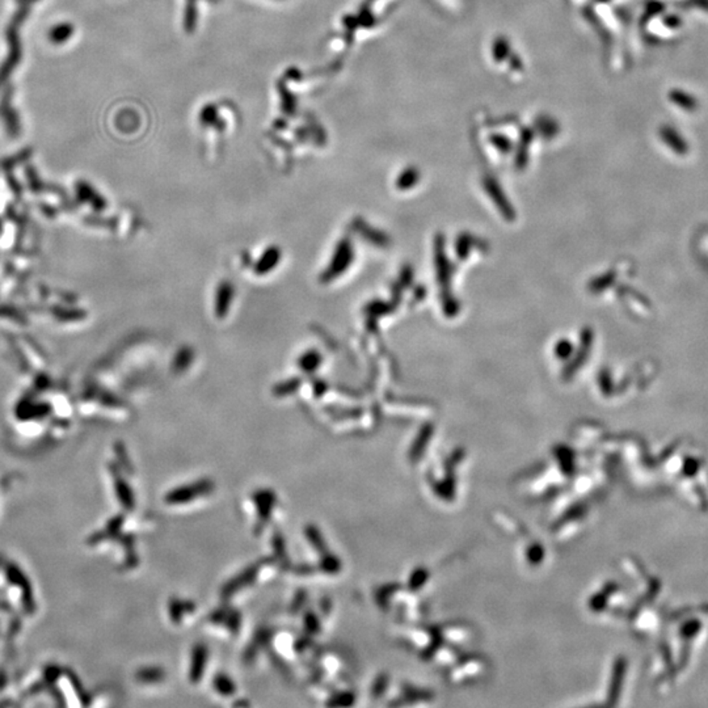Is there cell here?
Segmentation results:
<instances>
[{
  "label": "cell",
  "instance_id": "cell-2",
  "mask_svg": "<svg viewBox=\"0 0 708 708\" xmlns=\"http://www.w3.org/2000/svg\"><path fill=\"white\" fill-rule=\"evenodd\" d=\"M205 656H206V652L203 651V648H200L197 653L194 654V666H193V675H194V677L198 675H201L203 663H205V659H206Z\"/></svg>",
  "mask_w": 708,
  "mask_h": 708
},
{
  "label": "cell",
  "instance_id": "cell-3",
  "mask_svg": "<svg viewBox=\"0 0 708 708\" xmlns=\"http://www.w3.org/2000/svg\"><path fill=\"white\" fill-rule=\"evenodd\" d=\"M215 686H217V689H218L219 691H222V693H233V691H234V690H231V689L226 687V686H233V684H231L228 679H226V678H219V679H218V682L215 684Z\"/></svg>",
  "mask_w": 708,
  "mask_h": 708
},
{
  "label": "cell",
  "instance_id": "cell-1",
  "mask_svg": "<svg viewBox=\"0 0 708 708\" xmlns=\"http://www.w3.org/2000/svg\"><path fill=\"white\" fill-rule=\"evenodd\" d=\"M71 33H72L71 25L61 24V25H56L54 29H52L50 40L54 41L56 44H62V42H65L66 40H68V37L71 36Z\"/></svg>",
  "mask_w": 708,
  "mask_h": 708
}]
</instances>
